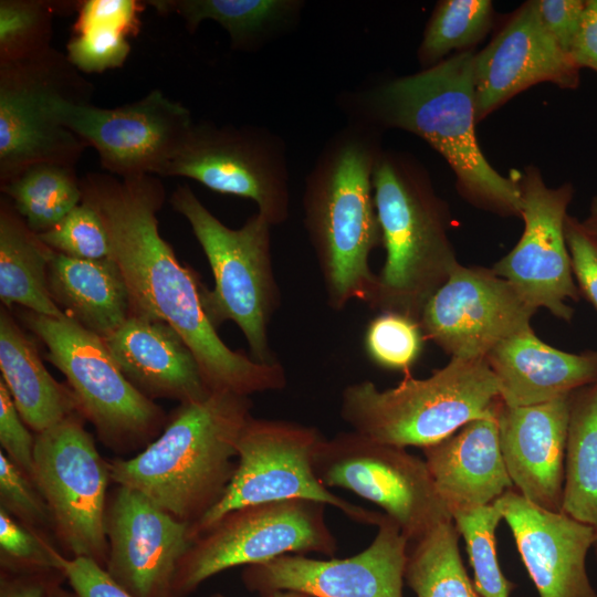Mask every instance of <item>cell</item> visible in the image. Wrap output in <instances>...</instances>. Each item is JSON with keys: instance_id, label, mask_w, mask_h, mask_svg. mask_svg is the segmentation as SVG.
Listing matches in <instances>:
<instances>
[{"instance_id": "obj_14", "label": "cell", "mask_w": 597, "mask_h": 597, "mask_svg": "<svg viewBox=\"0 0 597 597\" xmlns=\"http://www.w3.org/2000/svg\"><path fill=\"white\" fill-rule=\"evenodd\" d=\"M160 176L189 178L212 191L250 199L272 227L290 216L285 144L264 127L195 123Z\"/></svg>"}, {"instance_id": "obj_23", "label": "cell", "mask_w": 597, "mask_h": 597, "mask_svg": "<svg viewBox=\"0 0 597 597\" xmlns=\"http://www.w3.org/2000/svg\"><path fill=\"white\" fill-rule=\"evenodd\" d=\"M103 341L124 376L151 400L187 404L211 394L193 353L166 322L130 315Z\"/></svg>"}, {"instance_id": "obj_48", "label": "cell", "mask_w": 597, "mask_h": 597, "mask_svg": "<svg viewBox=\"0 0 597 597\" xmlns=\"http://www.w3.org/2000/svg\"><path fill=\"white\" fill-rule=\"evenodd\" d=\"M62 582L54 584L48 591L45 597H78L73 590L70 591L65 589L62 585Z\"/></svg>"}, {"instance_id": "obj_2", "label": "cell", "mask_w": 597, "mask_h": 597, "mask_svg": "<svg viewBox=\"0 0 597 597\" xmlns=\"http://www.w3.org/2000/svg\"><path fill=\"white\" fill-rule=\"evenodd\" d=\"M474 56L463 51L419 73L343 94L342 108L349 123L400 128L425 139L448 161L470 202L521 217L520 180L500 175L478 144Z\"/></svg>"}, {"instance_id": "obj_19", "label": "cell", "mask_w": 597, "mask_h": 597, "mask_svg": "<svg viewBox=\"0 0 597 597\" xmlns=\"http://www.w3.org/2000/svg\"><path fill=\"white\" fill-rule=\"evenodd\" d=\"M189 526L143 493L116 485L105 510V570L135 597H172L178 564L191 543Z\"/></svg>"}, {"instance_id": "obj_28", "label": "cell", "mask_w": 597, "mask_h": 597, "mask_svg": "<svg viewBox=\"0 0 597 597\" xmlns=\"http://www.w3.org/2000/svg\"><path fill=\"white\" fill-rule=\"evenodd\" d=\"M54 250L33 232L7 197L0 200V300L53 318L66 315L48 287V268Z\"/></svg>"}, {"instance_id": "obj_17", "label": "cell", "mask_w": 597, "mask_h": 597, "mask_svg": "<svg viewBox=\"0 0 597 597\" xmlns=\"http://www.w3.org/2000/svg\"><path fill=\"white\" fill-rule=\"evenodd\" d=\"M536 311L492 269L459 264L426 303L419 325L451 358L485 359L500 343L532 328Z\"/></svg>"}, {"instance_id": "obj_9", "label": "cell", "mask_w": 597, "mask_h": 597, "mask_svg": "<svg viewBox=\"0 0 597 597\" xmlns=\"http://www.w3.org/2000/svg\"><path fill=\"white\" fill-rule=\"evenodd\" d=\"M325 507L322 502L291 499L228 512L191 541L178 564L172 597H187L206 579L231 567L284 554L334 556L337 543Z\"/></svg>"}, {"instance_id": "obj_45", "label": "cell", "mask_w": 597, "mask_h": 597, "mask_svg": "<svg viewBox=\"0 0 597 597\" xmlns=\"http://www.w3.org/2000/svg\"><path fill=\"white\" fill-rule=\"evenodd\" d=\"M65 579L61 570L11 573L1 570L0 597H45L50 588Z\"/></svg>"}, {"instance_id": "obj_47", "label": "cell", "mask_w": 597, "mask_h": 597, "mask_svg": "<svg viewBox=\"0 0 597 597\" xmlns=\"http://www.w3.org/2000/svg\"><path fill=\"white\" fill-rule=\"evenodd\" d=\"M582 224L590 234L597 238V196L591 199L588 214L582 221Z\"/></svg>"}, {"instance_id": "obj_15", "label": "cell", "mask_w": 597, "mask_h": 597, "mask_svg": "<svg viewBox=\"0 0 597 597\" xmlns=\"http://www.w3.org/2000/svg\"><path fill=\"white\" fill-rule=\"evenodd\" d=\"M56 119L93 147L108 174L161 175L195 122L181 103L153 90L140 100L104 108L67 95L51 101Z\"/></svg>"}, {"instance_id": "obj_4", "label": "cell", "mask_w": 597, "mask_h": 597, "mask_svg": "<svg viewBox=\"0 0 597 597\" xmlns=\"http://www.w3.org/2000/svg\"><path fill=\"white\" fill-rule=\"evenodd\" d=\"M377 129L349 123L324 146L305 180L304 227L331 308L367 302L376 282L371 251L381 243L373 174Z\"/></svg>"}, {"instance_id": "obj_44", "label": "cell", "mask_w": 597, "mask_h": 597, "mask_svg": "<svg viewBox=\"0 0 597 597\" xmlns=\"http://www.w3.org/2000/svg\"><path fill=\"white\" fill-rule=\"evenodd\" d=\"M540 19L557 42L569 54L579 30L586 1L583 0H536Z\"/></svg>"}, {"instance_id": "obj_41", "label": "cell", "mask_w": 597, "mask_h": 597, "mask_svg": "<svg viewBox=\"0 0 597 597\" xmlns=\"http://www.w3.org/2000/svg\"><path fill=\"white\" fill-rule=\"evenodd\" d=\"M22 420L12 397L0 378V444L6 455L33 481V436Z\"/></svg>"}, {"instance_id": "obj_31", "label": "cell", "mask_w": 597, "mask_h": 597, "mask_svg": "<svg viewBox=\"0 0 597 597\" xmlns=\"http://www.w3.org/2000/svg\"><path fill=\"white\" fill-rule=\"evenodd\" d=\"M0 189L38 234L60 222L83 196L75 167L56 163L32 165L0 184Z\"/></svg>"}, {"instance_id": "obj_34", "label": "cell", "mask_w": 597, "mask_h": 597, "mask_svg": "<svg viewBox=\"0 0 597 597\" xmlns=\"http://www.w3.org/2000/svg\"><path fill=\"white\" fill-rule=\"evenodd\" d=\"M452 520L464 540L478 593L481 597H510L515 585L501 570L496 553L495 532L503 520L498 502L455 512Z\"/></svg>"}, {"instance_id": "obj_10", "label": "cell", "mask_w": 597, "mask_h": 597, "mask_svg": "<svg viewBox=\"0 0 597 597\" xmlns=\"http://www.w3.org/2000/svg\"><path fill=\"white\" fill-rule=\"evenodd\" d=\"M324 438L314 427L252 417L239 439L237 469L227 490L211 510L190 524V540L232 510L291 499L322 502L354 522L377 526L385 514L334 495L316 478L313 460Z\"/></svg>"}, {"instance_id": "obj_29", "label": "cell", "mask_w": 597, "mask_h": 597, "mask_svg": "<svg viewBox=\"0 0 597 597\" xmlns=\"http://www.w3.org/2000/svg\"><path fill=\"white\" fill-rule=\"evenodd\" d=\"M159 13L179 15L190 33L213 20L229 34L232 48L254 51L297 21L298 0H155L146 1Z\"/></svg>"}, {"instance_id": "obj_1", "label": "cell", "mask_w": 597, "mask_h": 597, "mask_svg": "<svg viewBox=\"0 0 597 597\" xmlns=\"http://www.w3.org/2000/svg\"><path fill=\"white\" fill-rule=\"evenodd\" d=\"M81 188L82 201L97 211L106 228L112 259L128 291L130 315L174 327L193 353L211 392L250 396L286 385L279 362L261 364L231 349L211 324L198 274L177 259L159 233L157 213L166 200L159 178L88 172Z\"/></svg>"}, {"instance_id": "obj_37", "label": "cell", "mask_w": 597, "mask_h": 597, "mask_svg": "<svg viewBox=\"0 0 597 597\" xmlns=\"http://www.w3.org/2000/svg\"><path fill=\"white\" fill-rule=\"evenodd\" d=\"M128 34L114 21L78 18L66 56L78 71L86 73L119 67L129 54Z\"/></svg>"}, {"instance_id": "obj_7", "label": "cell", "mask_w": 597, "mask_h": 597, "mask_svg": "<svg viewBox=\"0 0 597 597\" xmlns=\"http://www.w3.org/2000/svg\"><path fill=\"white\" fill-rule=\"evenodd\" d=\"M169 202L190 224L211 268L214 286L201 290L203 310L211 324L218 328L226 321L234 322L253 360L276 363L268 337V326L280 303L271 223L256 212L239 229H231L186 185L174 190Z\"/></svg>"}, {"instance_id": "obj_46", "label": "cell", "mask_w": 597, "mask_h": 597, "mask_svg": "<svg viewBox=\"0 0 597 597\" xmlns=\"http://www.w3.org/2000/svg\"><path fill=\"white\" fill-rule=\"evenodd\" d=\"M569 55L576 65L597 73V0H587Z\"/></svg>"}, {"instance_id": "obj_6", "label": "cell", "mask_w": 597, "mask_h": 597, "mask_svg": "<svg viewBox=\"0 0 597 597\" xmlns=\"http://www.w3.org/2000/svg\"><path fill=\"white\" fill-rule=\"evenodd\" d=\"M499 399L498 380L485 359L452 357L427 378L408 374L385 390L369 380L347 386L341 417L374 441L423 449L489 415Z\"/></svg>"}, {"instance_id": "obj_49", "label": "cell", "mask_w": 597, "mask_h": 597, "mask_svg": "<svg viewBox=\"0 0 597 597\" xmlns=\"http://www.w3.org/2000/svg\"><path fill=\"white\" fill-rule=\"evenodd\" d=\"M212 597H222V596L214 595ZM268 597H313V596H311L308 594L301 593V591H294V590H279V591H275V593L271 594Z\"/></svg>"}, {"instance_id": "obj_35", "label": "cell", "mask_w": 597, "mask_h": 597, "mask_svg": "<svg viewBox=\"0 0 597 597\" xmlns=\"http://www.w3.org/2000/svg\"><path fill=\"white\" fill-rule=\"evenodd\" d=\"M42 0L0 1V64L25 62L48 52L57 6Z\"/></svg>"}, {"instance_id": "obj_20", "label": "cell", "mask_w": 597, "mask_h": 597, "mask_svg": "<svg viewBox=\"0 0 597 597\" xmlns=\"http://www.w3.org/2000/svg\"><path fill=\"white\" fill-rule=\"evenodd\" d=\"M579 70L544 28L534 1L526 2L474 56L476 121L541 82L576 88Z\"/></svg>"}, {"instance_id": "obj_11", "label": "cell", "mask_w": 597, "mask_h": 597, "mask_svg": "<svg viewBox=\"0 0 597 597\" xmlns=\"http://www.w3.org/2000/svg\"><path fill=\"white\" fill-rule=\"evenodd\" d=\"M94 87L62 52L0 64V184L40 163L76 166L87 147L54 116L51 101L91 102Z\"/></svg>"}, {"instance_id": "obj_24", "label": "cell", "mask_w": 597, "mask_h": 597, "mask_svg": "<svg viewBox=\"0 0 597 597\" xmlns=\"http://www.w3.org/2000/svg\"><path fill=\"white\" fill-rule=\"evenodd\" d=\"M422 449L436 490L451 516L489 505L513 489L500 449L499 408Z\"/></svg>"}, {"instance_id": "obj_12", "label": "cell", "mask_w": 597, "mask_h": 597, "mask_svg": "<svg viewBox=\"0 0 597 597\" xmlns=\"http://www.w3.org/2000/svg\"><path fill=\"white\" fill-rule=\"evenodd\" d=\"M80 413L35 434L33 482L46 501L54 534L70 557L105 568V510L111 475Z\"/></svg>"}, {"instance_id": "obj_16", "label": "cell", "mask_w": 597, "mask_h": 597, "mask_svg": "<svg viewBox=\"0 0 597 597\" xmlns=\"http://www.w3.org/2000/svg\"><path fill=\"white\" fill-rule=\"evenodd\" d=\"M524 231L516 245L491 269L509 281L533 308L547 310L570 322L578 302L576 284L565 237L567 208L574 196L570 184L547 187L535 168L520 180Z\"/></svg>"}, {"instance_id": "obj_3", "label": "cell", "mask_w": 597, "mask_h": 597, "mask_svg": "<svg viewBox=\"0 0 597 597\" xmlns=\"http://www.w3.org/2000/svg\"><path fill=\"white\" fill-rule=\"evenodd\" d=\"M251 408L249 396L230 391L179 404L137 455L107 460L112 482L143 493L182 522H197L219 502L235 472Z\"/></svg>"}, {"instance_id": "obj_40", "label": "cell", "mask_w": 597, "mask_h": 597, "mask_svg": "<svg viewBox=\"0 0 597 597\" xmlns=\"http://www.w3.org/2000/svg\"><path fill=\"white\" fill-rule=\"evenodd\" d=\"M0 507L22 524L54 533V522L46 501L35 483L0 451Z\"/></svg>"}, {"instance_id": "obj_43", "label": "cell", "mask_w": 597, "mask_h": 597, "mask_svg": "<svg viewBox=\"0 0 597 597\" xmlns=\"http://www.w3.org/2000/svg\"><path fill=\"white\" fill-rule=\"evenodd\" d=\"M60 568L78 597H135L92 559L62 556Z\"/></svg>"}, {"instance_id": "obj_39", "label": "cell", "mask_w": 597, "mask_h": 597, "mask_svg": "<svg viewBox=\"0 0 597 597\" xmlns=\"http://www.w3.org/2000/svg\"><path fill=\"white\" fill-rule=\"evenodd\" d=\"M62 554L48 534L29 527L0 507V567L11 573L61 570Z\"/></svg>"}, {"instance_id": "obj_50", "label": "cell", "mask_w": 597, "mask_h": 597, "mask_svg": "<svg viewBox=\"0 0 597 597\" xmlns=\"http://www.w3.org/2000/svg\"><path fill=\"white\" fill-rule=\"evenodd\" d=\"M594 547H595V549H596V556H597V536H596V541H595Z\"/></svg>"}, {"instance_id": "obj_30", "label": "cell", "mask_w": 597, "mask_h": 597, "mask_svg": "<svg viewBox=\"0 0 597 597\" xmlns=\"http://www.w3.org/2000/svg\"><path fill=\"white\" fill-rule=\"evenodd\" d=\"M562 512L597 528V380L569 396Z\"/></svg>"}, {"instance_id": "obj_21", "label": "cell", "mask_w": 597, "mask_h": 597, "mask_svg": "<svg viewBox=\"0 0 597 597\" xmlns=\"http://www.w3.org/2000/svg\"><path fill=\"white\" fill-rule=\"evenodd\" d=\"M496 502L540 597H597L586 570L597 528L542 509L514 488Z\"/></svg>"}, {"instance_id": "obj_22", "label": "cell", "mask_w": 597, "mask_h": 597, "mask_svg": "<svg viewBox=\"0 0 597 597\" xmlns=\"http://www.w3.org/2000/svg\"><path fill=\"white\" fill-rule=\"evenodd\" d=\"M569 396L499 408V439L514 489L531 503L562 512Z\"/></svg>"}, {"instance_id": "obj_42", "label": "cell", "mask_w": 597, "mask_h": 597, "mask_svg": "<svg viewBox=\"0 0 597 597\" xmlns=\"http://www.w3.org/2000/svg\"><path fill=\"white\" fill-rule=\"evenodd\" d=\"M565 237L579 293L597 310V238L569 214L565 221Z\"/></svg>"}, {"instance_id": "obj_38", "label": "cell", "mask_w": 597, "mask_h": 597, "mask_svg": "<svg viewBox=\"0 0 597 597\" xmlns=\"http://www.w3.org/2000/svg\"><path fill=\"white\" fill-rule=\"evenodd\" d=\"M40 239L55 252L85 260L112 259L106 228L97 211L82 201Z\"/></svg>"}, {"instance_id": "obj_27", "label": "cell", "mask_w": 597, "mask_h": 597, "mask_svg": "<svg viewBox=\"0 0 597 597\" xmlns=\"http://www.w3.org/2000/svg\"><path fill=\"white\" fill-rule=\"evenodd\" d=\"M0 370L22 420L34 433L77 412L70 387L52 377L34 341L3 305L0 308Z\"/></svg>"}, {"instance_id": "obj_5", "label": "cell", "mask_w": 597, "mask_h": 597, "mask_svg": "<svg viewBox=\"0 0 597 597\" xmlns=\"http://www.w3.org/2000/svg\"><path fill=\"white\" fill-rule=\"evenodd\" d=\"M373 189L386 259L366 304L419 322L428 300L460 264L444 209L421 174L383 151Z\"/></svg>"}, {"instance_id": "obj_26", "label": "cell", "mask_w": 597, "mask_h": 597, "mask_svg": "<svg viewBox=\"0 0 597 597\" xmlns=\"http://www.w3.org/2000/svg\"><path fill=\"white\" fill-rule=\"evenodd\" d=\"M48 287L69 318L102 339L130 316L128 291L113 259L85 260L54 251L48 268Z\"/></svg>"}, {"instance_id": "obj_18", "label": "cell", "mask_w": 597, "mask_h": 597, "mask_svg": "<svg viewBox=\"0 0 597 597\" xmlns=\"http://www.w3.org/2000/svg\"><path fill=\"white\" fill-rule=\"evenodd\" d=\"M377 534L363 552L347 558L314 559L284 554L245 566L242 582L268 597L294 590L313 597H404L408 541L386 514Z\"/></svg>"}, {"instance_id": "obj_36", "label": "cell", "mask_w": 597, "mask_h": 597, "mask_svg": "<svg viewBox=\"0 0 597 597\" xmlns=\"http://www.w3.org/2000/svg\"><path fill=\"white\" fill-rule=\"evenodd\" d=\"M425 339L418 321L396 312H380L369 322L364 345L376 365L408 375L422 353Z\"/></svg>"}, {"instance_id": "obj_32", "label": "cell", "mask_w": 597, "mask_h": 597, "mask_svg": "<svg viewBox=\"0 0 597 597\" xmlns=\"http://www.w3.org/2000/svg\"><path fill=\"white\" fill-rule=\"evenodd\" d=\"M405 582L417 597H481L465 572L453 520L408 544Z\"/></svg>"}, {"instance_id": "obj_13", "label": "cell", "mask_w": 597, "mask_h": 597, "mask_svg": "<svg viewBox=\"0 0 597 597\" xmlns=\"http://www.w3.org/2000/svg\"><path fill=\"white\" fill-rule=\"evenodd\" d=\"M313 469L326 488H343L381 507L415 542L452 516L423 459L353 430L320 443Z\"/></svg>"}, {"instance_id": "obj_33", "label": "cell", "mask_w": 597, "mask_h": 597, "mask_svg": "<svg viewBox=\"0 0 597 597\" xmlns=\"http://www.w3.org/2000/svg\"><path fill=\"white\" fill-rule=\"evenodd\" d=\"M492 21L489 0H447L439 2L426 28L419 60L425 69L436 65L455 49L480 41Z\"/></svg>"}, {"instance_id": "obj_25", "label": "cell", "mask_w": 597, "mask_h": 597, "mask_svg": "<svg viewBox=\"0 0 597 597\" xmlns=\"http://www.w3.org/2000/svg\"><path fill=\"white\" fill-rule=\"evenodd\" d=\"M511 407L551 401L597 380V350L568 353L547 345L532 328L495 346L485 357Z\"/></svg>"}, {"instance_id": "obj_8", "label": "cell", "mask_w": 597, "mask_h": 597, "mask_svg": "<svg viewBox=\"0 0 597 597\" xmlns=\"http://www.w3.org/2000/svg\"><path fill=\"white\" fill-rule=\"evenodd\" d=\"M17 314L45 345V357L66 377L77 412L105 447L125 454L160 434L168 416L124 376L100 336L67 316L53 318L21 307Z\"/></svg>"}]
</instances>
